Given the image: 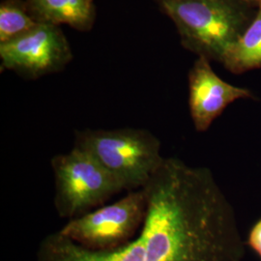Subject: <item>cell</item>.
Listing matches in <instances>:
<instances>
[{
	"mask_svg": "<svg viewBox=\"0 0 261 261\" xmlns=\"http://www.w3.org/2000/svg\"><path fill=\"white\" fill-rule=\"evenodd\" d=\"M39 23L67 24L77 31H90L96 19L94 0H25Z\"/></svg>",
	"mask_w": 261,
	"mask_h": 261,
	"instance_id": "8",
	"label": "cell"
},
{
	"mask_svg": "<svg viewBox=\"0 0 261 261\" xmlns=\"http://www.w3.org/2000/svg\"><path fill=\"white\" fill-rule=\"evenodd\" d=\"M221 64L236 75L260 69L261 3L252 22L241 37L225 51Z\"/></svg>",
	"mask_w": 261,
	"mask_h": 261,
	"instance_id": "9",
	"label": "cell"
},
{
	"mask_svg": "<svg viewBox=\"0 0 261 261\" xmlns=\"http://www.w3.org/2000/svg\"><path fill=\"white\" fill-rule=\"evenodd\" d=\"M55 175V206L60 218L75 219L102 205L124 191L88 152L74 146L68 153L57 154L50 161Z\"/></svg>",
	"mask_w": 261,
	"mask_h": 261,
	"instance_id": "4",
	"label": "cell"
},
{
	"mask_svg": "<svg viewBox=\"0 0 261 261\" xmlns=\"http://www.w3.org/2000/svg\"><path fill=\"white\" fill-rule=\"evenodd\" d=\"M146 210L141 188L120 200L90 211L58 230L75 244L92 251H111L130 241L140 231Z\"/></svg>",
	"mask_w": 261,
	"mask_h": 261,
	"instance_id": "5",
	"label": "cell"
},
{
	"mask_svg": "<svg viewBox=\"0 0 261 261\" xmlns=\"http://www.w3.org/2000/svg\"><path fill=\"white\" fill-rule=\"evenodd\" d=\"M210 60L198 56L189 72V108L194 126L204 133L224 110L239 99H254L248 88L228 84L217 75Z\"/></svg>",
	"mask_w": 261,
	"mask_h": 261,
	"instance_id": "7",
	"label": "cell"
},
{
	"mask_svg": "<svg viewBox=\"0 0 261 261\" xmlns=\"http://www.w3.org/2000/svg\"><path fill=\"white\" fill-rule=\"evenodd\" d=\"M39 24L25 0H2L0 4V44L22 37Z\"/></svg>",
	"mask_w": 261,
	"mask_h": 261,
	"instance_id": "10",
	"label": "cell"
},
{
	"mask_svg": "<svg viewBox=\"0 0 261 261\" xmlns=\"http://www.w3.org/2000/svg\"><path fill=\"white\" fill-rule=\"evenodd\" d=\"M247 245L255 252L261 259V219L252 226L248 236Z\"/></svg>",
	"mask_w": 261,
	"mask_h": 261,
	"instance_id": "11",
	"label": "cell"
},
{
	"mask_svg": "<svg viewBox=\"0 0 261 261\" xmlns=\"http://www.w3.org/2000/svg\"><path fill=\"white\" fill-rule=\"evenodd\" d=\"M239 1L248 3V4L252 5L253 7H256V8H258V6L260 5L261 3V0H239Z\"/></svg>",
	"mask_w": 261,
	"mask_h": 261,
	"instance_id": "12",
	"label": "cell"
},
{
	"mask_svg": "<svg viewBox=\"0 0 261 261\" xmlns=\"http://www.w3.org/2000/svg\"><path fill=\"white\" fill-rule=\"evenodd\" d=\"M142 189L145 216L130 241L92 251L56 231L40 243L37 261H242L233 208L210 169L165 158Z\"/></svg>",
	"mask_w": 261,
	"mask_h": 261,
	"instance_id": "1",
	"label": "cell"
},
{
	"mask_svg": "<svg viewBox=\"0 0 261 261\" xmlns=\"http://www.w3.org/2000/svg\"><path fill=\"white\" fill-rule=\"evenodd\" d=\"M74 146L88 152L130 192L145 186L165 160L161 141L145 129L76 130Z\"/></svg>",
	"mask_w": 261,
	"mask_h": 261,
	"instance_id": "3",
	"label": "cell"
},
{
	"mask_svg": "<svg viewBox=\"0 0 261 261\" xmlns=\"http://www.w3.org/2000/svg\"><path fill=\"white\" fill-rule=\"evenodd\" d=\"M69 41L60 27L40 23L24 36L0 44L1 70L27 80H37L64 70L73 59Z\"/></svg>",
	"mask_w": 261,
	"mask_h": 261,
	"instance_id": "6",
	"label": "cell"
},
{
	"mask_svg": "<svg viewBox=\"0 0 261 261\" xmlns=\"http://www.w3.org/2000/svg\"><path fill=\"white\" fill-rule=\"evenodd\" d=\"M177 28L183 47L221 63L241 37L257 8L239 0H157Z\"/></svg>",
	"mask_w": 261,
	"mask_h": 261,
	"instance_id": "2",
	"label": "cell"
}]
</instances>
